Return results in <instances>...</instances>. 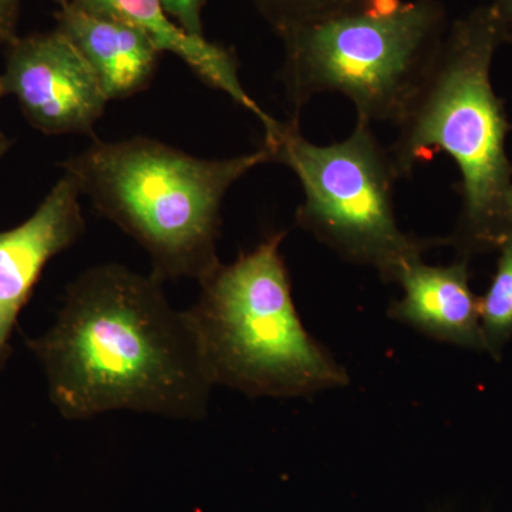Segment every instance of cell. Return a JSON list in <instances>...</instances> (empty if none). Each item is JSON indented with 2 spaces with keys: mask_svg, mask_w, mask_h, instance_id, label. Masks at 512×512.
I'll list each match as a JSON object with an SVG mask.
<instances>
[{
  "mask_svg": "<svg viewBox=\"0 0 512 512\" xmlns=\"http://www.w3.org/2000/svg\"><path fill=\"white\" fill-rule=\"evenodd\" d=\"M163 284L123 265L94 266L67 288L55 325L28 340L64 419L207 414L214 384L187 313L170 305Z\"/></svg>",
  "mask_w": 512,
  "mask_h": 512,
  "instance_id": "6da1fadb",
  "label": "cell"
},
{
  "mask_svg": "<svg viewBox=\"0 0 512 512\" xmlns=\"http://www.w3.org/2000/svg\"><path fill=\"white\" fill-rule=\"evenodd\" d=\"M501 45L490 5L451 22L429 79L387 147L400 180L437 153L453 158L461 174V211L447 241L464 258L500 249L512 237L511 126L491 82Z\"/></svg>",
  "mask_w": 512,
  "mask_h": 512,
  "instance_id": "7a4b0ae2",
  "label": "cell"
},
{
  "mask_svg": "<svg viewBox=\"0 0 512 512\" xmlns=\"http://www.w3.org/2000/svg\"><path fill=\"white\" fill-rule=\"evenodd\" d=\"M271 161L266 147L207 160L148 137L94 138L63 167L96 211L147 252L151 274L163 282H201L221 264L217 242L228 191Z\"/></svg>",
  "mask_w": 512,
  "mask_h": 512,
  "instance_id": "3957f363",
  "label": "cell"
},
{
  "mask_svg": "<svg viewBox=\"0 0 512 512\" xmlns=\"http://www.w3.org/2000/svg\"><path fill=\"white\" fill-rule=\"evenodd\" d=\"M285 237L275 232L220 264L185 311L214 387L289 399L349 383L348 372L303 326L281 252Z\"/></svg>",
  "mask_w": 512,
  "mask_h": 512,
  "instance_id": "277c9868",
  "label": "cell"
},
{
  "mask_svg": "<svg viewBox=\"0 0 512 512\" xmlns=\"http://www.w3.org/2000/svg\"><path fill=\"white\" fill-rule=\"evenodd\" d=\"M440 0H369L281 36L295 111L342 94L367 123H400L429 79L448 29Z\"/></svg>",
  "mask_w": 512,
  "mask_h": 512,
  "instance_id": "5b68a950",
  "label": "cell"
},
{
  "mask_svg": "<svg viewBox=\"0 0 512 512\" xmlns=\"http://www.w3.org/2000/svg\"><path fill=\"white\" fill-rule=\"evenodd\" d=\"M264 147L302 185L296 222L346 261L376 269L387 284H396L403 269L431 247L448 244L400 229L393 201L400 177L389 148L367 121L357 119L348 138L328 146L306 140L296 117L276 121Z\"/></svg>",
  "mask_w": 512,
  "mask_h": 512,
  "instance_id": "8992f818",
  "label": "cell"
},
{
  "mask_svg": "<svg viewBox=\"0 0 512 512\" xmlns=\"http://www.w3.org/2000/svg\"><path fill=\"white\" fill-rule=\"evenodd\" d=\"M0 84L18 99L30 126L47 136L97 138L94 126L109 99L90 64L59 30L9 42Z\"/></svg>",
  "mask_w": 512,
  "mask_h": 512,
  "instance_id": "52a82bcc",
  "label": "cell"
},
{
  "mask_svg": "<svg viewBox=\"0 0 512 512\" xmlns=\"http://www.w3.org/2000/svg\"><path fill=\"white\" fill-rule=\"evenodd\" d=\"M79 185L64 174L32 217L0 231V370L8 362L10 340L22 309L55 256L82 237L84 222Z\"/></svg>",
  "mask_w": 512,
  "mask_h": 512,
  "instance_id": "ba28073f",
  "label": "cell"
},
{
  "mask_svg": "<svg viewBox=\"0 0 512 512\" xmlns=\"http://www.w3.org/2000/svg\"><path fill=\"white\" fill-rule=\"evenodd\" d=\"M396 284L402 286L403 298L390 306V318L441 342L485 350L480 298L470 288L467 258L444 266L417 259L403 269Z\"/></svg>",
  "mask_w": 512,
  "mask_h": 512,
  "instance_id": "9c48e42d",
  "label": "cell"
},
{
  "mask_svg": "<svg viewBox=\"0 0 512 512\" xmlns=\"http://www.w3.org/2000/svg\"><path fill=\"white\" fill-rule=\"evenodd\" d=\"M57 30L82 53L107 99L123 100L143 92L157 72L160 49L136 26L60 2Z\"/></svg>",
  "mask_w": 512,
  "mask_h": 512,
  "instance_id": "30bf717a",
  "label": "cell"
},
{
  "mask_svg": "<svg viewBox=\"0 0 512 512\" xmlns=\"http://www.w3.org/2000/svg\"><path fill=\"white\" fill-rule=\"evenodd\" d=\"M64 2V0H57ZM79 8L136 26L153 39L161 53H173L183 60L208 86L227 94L261 121L265 131L275 126L274 117L245 90L239 79L237 57L205 37L192 36L165 12L163 0H69Z\"/></svg>",
  "mask_w": 512,
  "mask_h": 512,
  "instance_id": "8fae6325",
  "label": "cell"
},
{
  "mask_svg": "<svg viewBox=\"0 0 512 512\" xmlns=\"http://www.w3.org/2000/svg\"><path fill=\"white\" fill-rule=\"evenodd\" d=\"M497 269L487 293L480 298V322L485 352L500 356L512 338V237L501 245Z\"/></svg>",
  "mask_w": 512,
  "mask_h": 512,
  "instance_id": "7c38bea8",
  "label": "cell"
},
{
  "mask_svg": "<svg viewBox=\"0 0 512 512\" xmlns=\"http://www.w3.org/2000/svg\"><path fill=\"white\" fill-rule=\"evenodd\" d=\"M366 2L369 0H252L279 36Z\"/></svg>",
  "mask_w": 512,
  "mask_h": 512,
  "instance_id": "4fadbf2b",
  "label": "cell"
},
{
  "mask_svg": "<svg viewBox=\"0 0 512 512\" xmlns=\"http://www.w3.org/2000/svg\"><path fill=\"white\" fill-rule=\"evenodd\" d=\"M205 0H163L165 12L192 36L205 37L202 28V8Z\"/></svg>",
  "mask_w": 512,
  "mask_h": 512,
  "instance_id": "5bb4252c",
  "label": "cell"
},
{
  "mask_svg": "<svg viewBox=\"0 0 512 512\" xmlns=\"http://www.w3.org/2000/svg\"><path fill=\"white\" fill-rule=\"evenodd\" d=\"M22 0H0V45L12 42L16 35Z\"/></svg>",
  "mask_w": 512,
  "mask_h": 512,
  "instance_id": "9a60e30c",
  "label": "cell"
},
{
  "mask_svg": "<svg viewBox=\"0 0 512 512\" xmlns=\"http://www.w3.org/2000/svg\"><path fill=\"white\" fill-rule=\"evenodd\" d=\"M501 42L512 45V0H493L490 3Z\"/></svg>",
  "mask_w": 512,
  "mask_h": 512,
  "instance_id": "2e32d148",
  "label": "cell"
},
{
  "mask_svg": "<svg viewBox=\"0 0 512 512\" xmlns=\"http://www.w3.org/2000/svg\"><path fill=\"white\" fill-rule=\"evenodd\" d=\"M3 96H5V93H3L2 84H0V99H2ZM8 148V138H6L5 134H3V131L0 130V151H8Z\"/></svg>",
  "mask_w": 512,
  "mask_h": 512,
  "instance_id": "e0dca14e",
  "label": "cell"
},
{
  "mask_svg": "<svg viewBox=\"0 0 512 512\" xmlns=\"http://www.w3.org/2000/svg\"><path fill=\"white\" fill-rule=\"evenodd\" d=\"M508 210H510V218H511V224H512V178H511L510 194H508Z\"/></svg>",
  "mask_w": 512,
  "mask_h": 512,
  "instance_id": "ac0fdd59",
  "label": "cell"
},
{
  "mask_svg": "<svg viewBox=\"0 0 512 512\" xmlns=\"http://www.w3.org/2000/svg\"><path fill=\"white\" fill-rule=\"evenodd\" d=\"M6 151H0V158H2L3 154H5Z\"/></svg>",
  "mask_w": 512,
  "mask_h": 512,
  "instance_id": "d6986e66",
  "label": "cell"
}]
</instances>
